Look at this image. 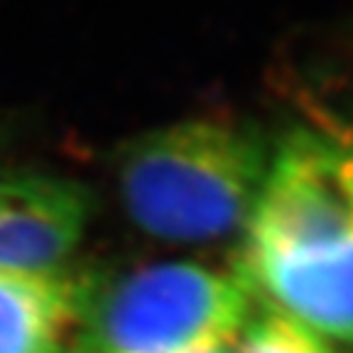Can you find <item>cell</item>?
I'll list each match as a JSON object with an SVG mask.
<instances>
[{
  "label": "cell",
  "mask_w": 353,
  "mask_h": 353,
  "mask_svg": "<svg viewBox=\"0 0 353 353\" xmlns=\"http://www.w3.org/2000/svg\"><path fill=\"white\" fill-rule=\"evenodd\" d=\"M255 125L187 118L132 138L118 157L123 206L167 243H211L245 228L270 165Z\"/></svg>",
  "instance_id": "1"
},
{
  "label": "cell",
  "mask_w": 353,
  "mask_h": 353,
  "mask_svg": "<svg viewBox=\"0 0 353 353\" xmlns=\"http://www.w3.org/2000/svg\"><path fill=\"white\" fill-rule=\"evenodd\" d=\"M243 277L196 263H154L79 277L72 353H184L233 341L248 321Z\"/></svg>",
  "instance_id": "2"
},
{
  "label": "cell",
  "mask_w": 353,
  "mask_h": 353,
  "mask_svg": "<svg viewBox=\"0 0 353 353\" xmlns=\"http://www.w3.org/2000/svg\"><path fill=\"white\" fill-rule=\"evenodd\" d=\"M351 241L353 138L290 132L272 148L243 248L290 253Z\"/></svg>",
  "instance_id": "3"
},
{
  "label": "cell",
  "mask_w": 353,
  "mask_h": 353,
  "mask_svg": "<svg viewBox=\"0 0 353 353\" xmlns=\"http://www.w3.org/2000/svg\"><path fill=\"white\" fill-rule=\"evenodd\" d=\"M236 272L268 309L353 348V241L316 250H241Z\"/></svg>",
  "instance_id": "4"
},
{
  "label": "cell",
  "mask_w": 353,
  "mask_h": 353,
  "mask_svg": "<svg viewBox=\"0 0 353 353\" xmlns=\"http://www.w3.org/2000/svg\"><path fill=\"white\" fill-rule=\"evenodd\" d=\"M91 216L81 182L42 172H0V270H54Z\"/></svg>",
  "instance_id": "5"
},
{
  "label": "cell",
  "mask_w": 353,
  "mask_h": 353,
  "mask_svg": "<svg viewBox=\"0 0 353 353\" xmlns=\"http://www.w3.org/2000/svg\"><path fill=\"white\" fill-rule=\"evenodd\" d=\"M79 309V277L0 270V353H66Z\"/></svg>",
  "instance_id": "6"
},
{
  "label": "cell",
  "mask_w": 353,
  "mask_h": 353,
  "mask_svg": "<svg viewBox=\"0 0 353 353\" xmlns=\"http://www.w3.org/2000/svg\"><path fill=\"white\" fill-rule=\"evenodd\" d=\"M236 353H331V348L294 319L265 309L245 326Z\"/></svg>",
  "instance_id": "7"
},
{
  "label": "cell",
  "mask_w": 353,
  "mask_h": 353,
  "mask_svg": "<svg viewBox=\"0 0 353 353\" xmlns=\"http://www.w3.org/2000/svg\"><path fill=\"white\" fill-rule=\"evenodd\" d=\"M184 353H236L233 351V341H223V343H209V346L201 348H192V351Z\"/></svg>",
  "instance_id": "8"
},
{
  "label": "cell",
  "mask_w": 353,
  "mask_h": 353,
  "mask_svg": "<svg viewBox=\"0 0 353 353\" xmlns=\"http://www.w3.org/2000/svg\"><path fill=\"white\" fill-rule=\"evenodd\" d=\"M0 140H3V138H0Z\"/></svg>",
  "instance_id": "9"
}]
</instances>
